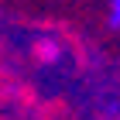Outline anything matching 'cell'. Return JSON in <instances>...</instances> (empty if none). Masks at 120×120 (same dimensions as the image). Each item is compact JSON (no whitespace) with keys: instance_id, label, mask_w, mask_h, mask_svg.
Segmentation results:
<instances>
[{"instance_id":"obj_1","label":"cell","mask_w":120,"mask_h":120,"mask_svg":"<svg viewBox=\"0 0 120 120\" xmlns=\"http://www.w3.org/2000/svg\"><path fill=\"white\" fill-rule=\"evenodd\" d=\"M38 55L45 58V62H52V58L58 55V45L55 41H38Z\"/></svg>"},{"instance_id":"obj_2","label":"cell","mask_w":120,"mask_h":120,"mask_svg":"<svg viewBox=\"0 0 120 120\" xmlns=\"http://www.w3.org/2000/svg\"><path fill=\"white\" fill-rule=\"evenodd\" d=\"M110 21L120 28V0H113V7H110Z\"/></svg>"}]
</instances>
